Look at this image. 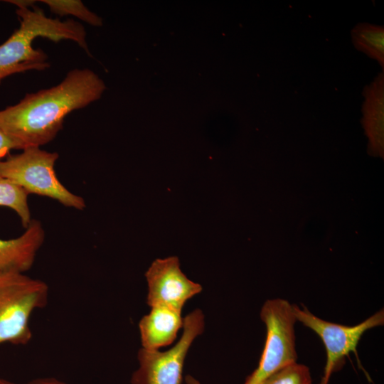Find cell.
Masks as SVG:
<instances>
[{"label":"cell","instance_id":"obj_1","mask_svg":"<svg viewBox=\"0 0 384 384\" xmlns=\"http://www.w3.org/2000/svg\"><path fill=\"white\" fill-rule=\"evenodd\" d=\"M103 81L90 69H75L53 87L28 93L17 104L0 110V128L17 149L51 142L65 117L100 98Z\"/></svg>","mask_w":384,"mask_h":384},{"label":"cell","instance_id":"obj_2","mask_svg":"<svg viewBox=\"0 0 384 384\" xmlns=\"http://www.w3.org/2000/svg\"><path fill=\"white\" fill-rule=\"evenodd\" d=\"M16 14L20 26L0 45V82L16 73L43 70L49 66L47 55L33 46L38 37L54 42L71 40L89 53L85 28L78 21L47 17L40 8L19 6Z\"/></svg>","mask_w":384,"mask_h":384},{"label":"cell","instance_id":"obj_3","mask_svg":"<svg viewBox=\"0 0 384 384\" xmlns=\"http://www.w3.org/2000/svg\"><path fill=\"white\" fill-rule=\"evenodd\" d=\"M48 284L24 273L0 274V345H26L32 314L48 301Z\"/></svg>","mask_w":384,"mask_h":384},{"label":"cell","instance_id":"obj_4","mask_svg":"<svg viewBox=\"0 0 384 384\" xmlns=\"http://www.w3.org/2000/svg\"><path fill=\"white\" fill-rule=\"evenodd\" d=\"M58 159L56 152L27 148L0 161V178L17 185L28 195L48 197L64 206L83 210L86 206L83 198L73 193L58 178L55 171Z\"/></svg>","mask_w":384,"mask_h":384},{"label":"cell","instance_id":"obj_5","mask_svg":"<svg viewBox=\"0 0 384 384\" xmlns=\"http://www.w3.org/2000/svg\"><path fill=\"white\" fill-rule=\"evenodd\" d=\"M267 335L263 352L257 368L244 384H260L280 369L297 363L293 304L282 299L267 300L260 311ZM187 384H201L193 377Z\"/></svg>","mask_w":384,"mask_h":384},{"label":"cell","instance_id":"obj_6","mask_svg":"<svg viewBox=\"0 0 384 384\" xmlns=\"http://www.w3.org/2000/svg\"><path fill=\"white\" fill-rule=\"evenodd\" d=\"M297 321L314 331L321 339L326 352L324 374L319 384H329L331 374L341 368L346 356L353 352L359 366L357 346L366 331L383 325V309L355 326H345L324 320L313 314L306 307L293 304Z\"/></svg>","mask_w":384,"mask_h":384},{"label":"cell","instance_id":"obj_7","mask_svg":"<svg viewBox=\"0 0 384 384\" xmlns=\"http://www.w3.org/2000/svg\"><path fill=\"white\" fill-rule=\"evenodd\" d=\"M183 331L176 344L166 351L142 348L138 353L139 368L132 384H181L184 361L196 336L204 329V316L196 309L183 319Z\"/></svg>","mask_w":384,"mask_h":384},{"label":"cell","instance_id":"obj_8","mask_svg":"<svg viewBox=\"0 0 384 384\" xmlns=\"http://www.w3.org/2000/svg\"><path fill=\"white\" fill-rule=\"evenodd\" d=\"M148 283L146 303L182 311L185 303L202 290L181 271L176 256L155 260L145 273Z\"/></svg>","mask_w":384,"mask_h":384},{"label":"cell","instance_id":"obj_9","mask_svg":"<svg viewBox=\"0 0 384 384\" xmlns=\"http://www.w3.org/2000/svg\"><path fill=\"white\" fill-rule=\"evenodd\" d=\"M44 240L43 225L35 219L31 220L24 233L18 238H0V274L25 273L30 270Z\"/></svg>","mask_w":384,"mask_h":384},{"label":"cell","instance_id":"obj_10","mask_svg":"<svg viewBox=\"0 0 384 384\" xmlns=\"http://www.w3.org/2000/svg\"><path fill=\"white\" fill-rule=\"evenodd\" d=\"M151 308L140 320L139 328L142 348L156 351L174 342L183 319L180 311L163 306Z\"/></svg>","mask_w":384,"mask_h":384},{"label":"cell","instance_id":"obj_11","mask_svg":"<svg viewBox=\"0 0 384 384\" xmlns=\"http://www.w3.org/2000/svg\"><path fill=\"white\" fill-rule=\"evenodd\" d=\"M362 124L369 139L370 151L383 155L384 122V73H380L364 89Z\"/></svg>","mask_w":384,"mask_h":384},{"label":"cell","instance_id":"obj_12","mask_svg":"<svg viewBox=\"0 0 384 384\" xmlns=\"http://www.w3.org/2000/svg\"><path fill=\"white\" fill-rule=\"evenodd\" d=\"M355 48L375 60L384 68V27L367 23H358L351 31Z\"/></svg>","mask_w":384,"mask_h":384},{"label":"cell","instance_id":"obj_13","mask_svg":"<svg viewBox=\"0 0 384 384\" xmlns=\"http://www.w3.org/2000/svg\"><path fill=\"white\" fill-rule=\"evenodd\" d=\"M28 194L21 187L0 178V206L14 210L25 228L32 220L28 204Z\"/></svg>","mask_w":384,"mask_h":384},{"label":"cell","instance_id":"obj_14","mask_svg":"<svg viewBox=\"0 0 384 384\" xmlns=\"http://www.w3.org/2000/svg\"><path fill=\"white\" fill-rule=\"evenodd\" d=\"M50 10L60 16L71 15L94 26H102V19L79 0H42Z\"/></svg>","mask_w":384,"mask_h":384},{"label":"cell","instance_id":"obj_15","mask_svg":"<svg viewBox=\"0 0 384 384\" xmlns=\"http://www.w3.org/2000/svg\"><path fill=\"white\" fill-rule=\"evenodd\" d=\"M260 384H313L309 368L295 363L274 373Z\"/></svg>","mask_w":384,"mask_h":384},{"label":"cell","instance_id":"obj_16","mask_svg":"<svg viewBox=\"0 0 384 384\" xmlns=\"http://www.w3.org/2000/svg\"><path fill=\"white\" fill-rule=\"evenodd\" d=\"M12 149H17L16 145L0 128V161L8 156Z\"/></svg>","mask_w":384,"mask_h":384},{"label":"cell","instance_id":"obj_17","mask_svg":"<svg viewBox=\"0 0 384 384\" xmlns=\"http://www.w3.org/2000/svg\"><path fill=\"white\" fill-rule=\"evenodd\" d=\"M26 384H68L53 377H44L33 379Z\"/></svg>","mask_w":384,"mask_h":384},{"label":"cell","instance_id":"obj_18","mask_svg":"<svg viewBox=\"0 0 384 384\" xmlns=\"http://www.w3.org/2000/svg\"><path fill=\"white\" fill-rule=\"evenodd\" d=\"M0 384H16L9 380L0 378Z\"/></svg>","mask_w":384,"mask_h":384}]
</instances>
